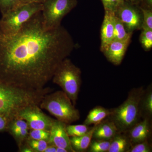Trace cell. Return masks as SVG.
<instances>
[{
    "label": "cell",
    "instance_id": "obj_1",
    "mask_svg": "<svg viewBox=\"0 0 152 152\" xmlns=\"http://www.w3.org/2000/svg\"><path fill=\"white\" fill-rule=\"evenodd\" d=\"M75 47L72 36L62 25L53 29L44 28L42 12L15 34L6 35L0 30V82L28 91L43 90Z\"/></svg>",
    "mask_w": 152,
    "mask_h": 152
},
{
    "label": "cell",
    "instance_id": "obj_2",
    "mask_svg": "<svg viewBox=\"0 0 152 152\" xmlns=\"http://www.w3.org/2000/svg\"><path fill=\"white\" fill-rule=\"evenodd\" d=\"M52 90L46 87L41 91H28L10 86L0 82V113L17 116L28 106L39 104L45 95Z\"/></svg>",
    "mask_w": 152,
    "mask_h": 152
},
{
    "label": "cell",
    "instance_id": "obj_3",
    "mask_svg": "<svg viewBox=\"0 0 152 152\" xmlns=\"http://www.w3.org/2000/svg\"><path fill=\"white\" fill-rule=\"evenodd\" d=\"M144 90L143 87L134 88L121 104L110 109V114L107 118L115 124L119 132H126L140 121L139 103Z\"/></svg>",
    "mask_w": 152,
    "mask_h": 152
},
{
    "label": "cell",
    "instance_id": "obj_4",
    "mask_svg": "<svg viewBox=\"0 0 152 152\" xmlns=\"http://www.w3.org/2000/svg\"><path fill=\"white\" fill-rule=\"evenodd\" d=\"M60 121L69 124L80 120V111L76 108L69 98L62 91L45 95L39 104Z\"/></svg>",
    "mask_w": 152,
    "mask_h": 152
},
{
    "label": "cell",
    "instance_id": "obj_5",
    "mask_svg": "<svg viewBox=\"0 0 152 152\" xmlns=\"http://www.w3.org/2000/svg\"><path fill=\"white\" fill-rule=\"evenodd\" d=\"M81 74L80 69L67 58L59 64L51 80L61 87L75 106L81 86Z\"/></svg>",
    "mask_w": 152,
    "mask_h": 152
},
{
    "label": "cell",
    "instance_id": "obj_6",
    "mask_svg": "<svg viewBox=\"0 0 152 152\" xmlns=\"http://www.w3.org/2000/svg\"><path fill=\"white\" fill-rule=\"evenodd\" d=\"M43 4L31 3L17 6L0 19V30L12 36L18 32L24 24L36 14L42 12Z\"/></svg>",
    "mask_w": 152,
    "mask_h": 152
},
{
    "label": "cell",
    "instance_id": "obj_7",
    "mask_svg": "<svg viewBox=\"0 0 152 152\" xmlns=\"http://www.w3.org/2000/svg\"><path fill=\"white\" fill-rule=\"evenodd\" d=\"M77 0H46L42 11L44 27L46 30L61 26L63 18L77 4Z\"/></svg>",
    "mask_w": 152,
    "mask_h": 152
},
{
    "label": "cell",
    "instance_id": "obj_8",
    "mask_svg": "<svg viewBox=\"0 0 152 152\" xmlns=\"http://www.w3.org/2000/svg\"><path fill=\"white\" fill-rule=\"evenodd\" d=\"M114 15L122 22L129 32L142 30V13L139 5L124 1L115 11Z\"/></svg>",
    "mask_w": 152,
    "mask_h": 152
},
{
    "label": "cell",
    "instance_id": "obj_9",
    "mask_svg": "<svg viewBox=\"0 0 152 152\" xmlns=\"http://www.w3.org/2000/svg\"><path fill=\"white\" fill-rule=\"evenodd\" d=\"M17 117L24 120L30 130L50 131L56 120L45 114L38 104L31 105L22 109Z\"/></svg>",
    "mask_w": 152,
    "mask_h": 152
},
{
    "label": "cell",
    "instance_id": "obj_10",
    "mask_svg": "<svg viewBox=\"0 0 152 152\" xmlns=\"http://www.w3.org/2000/svg\"><path fill=\"white\" fill-rule=\"evenodd\" d=\"M66 124L56 120L50 130L49 144L65 149L68 152H75L66 130Z\"/></svg>",
    "mask_w": 152,
    "mask_h": 152
},
{
    "label": "cell",
    "instance_id": "obj_11",
    "mask_svg": "<svg viewBox=\"0 0 152 152\" xmlns=\"http://www.w3.org/2000/svg\"><path fill=\"white\" fill-rule=\"evenodd\" d=\"M130 42L113 40L100 50L107 59L115 66L121 64Z\"/></svg>",
    "mask_w": 152,
    "mask_h": 152
},
{
    "label": "cell",
    "instance_id": "obj_12",
    "mask_svg": "<svg viewBox=\"0 0 152 152\" xmlns=\"http://www.w3.org/2000/svg\"><path fill=\"white\" fill-rule=\"evenodd\" d=\"M151 120L143 118L126 132L132 145L149 140L152 134Z\"/></svg>",
    "mask_w": 152,
    "mask_h": 152
},
{
    "label": "cell",
    "instance_id": "obj_13",
    "mask_svg": "<svg viewBox=\"0 0 152 152\" xmlns=\"http://www.w3.org/2000/svg\"><path fill=\"white\" fill-rule=\"evenodd\" d=\"M30 130L26 122L17 116L11 121L7 132L15 141L19 150L28 137Z\"/></svg>",
    "mask_w": 152,
    "mask_h": 152
},
{
    "label": "cell",
    "instance_id": "obj_14",
    "mask_svg": "<svg viewBox=\"0 0 152 152\" xmlns=\"http://www.w3.org/2000/svg\"><path fill=\"white\" fill-rule=\"evenodd\" d=\"M115 15L113 12L105 11L100 31V50L113 40Z\"/></svg>",
    "mask_w": 152,
    "mask_h": 152
},
{
    "label": "cell",
    "instance_id": "obj_15",
    "mask_svg": "<svg viewBox=\"0 0 152 152\" xmlns=\"http://www.w3.org/2000/svg\"><path fill=\"white\" fill-rule=\"evenodd\" d=\"M119 131L113 122L107 118L99 124L96 125L93 139L111 140Z\"/></svg>",
    "mask_w": 152,
    "mask_h": 152
},
{
    "label": "cell",
    "instance_id": "obj_16",
    "mask_svg": "<svg viewBox=\"0 0 152 152\" xmlns=\"http://www.w3.org/2000/svg\"><path fill=\"white\" fill-rule=\"evenodd\" d=\"M96 125L91 128L85 134L79 137H70L71 145L75 152L87 151L93 139V134Z\"/></svg>",
    "mask_w": 152,
    "mask_h": 152
},
{
    "label": "cell",
    "instance_id": "obj_17",
    "mask_svg": "<svg viewBox=\"0 0 152 152\" xmlns=\"http://www.w3.org/2000/svg\"><path fill=\"white\" fill-rule=\"evenodd\" d=\"M139 108L142 118L151 119L152 116V87L148 86L146 89L144 90L142 94L140 103Z\"/></svg>",
    "mask_w": 152,
    "mask_h": 152
},
{
    "label": "cell",
    "instance_id": "obj_18",
    "mask_svg": "<svg viewBox=\"0 0 152 152\" xmlns=\"http://www.w3.org/2000/svg\"><path fill=\"white\" fill-rule=\"evenodd\" d=\"M132 146L126 133L119 132L111 140L108 152H129Z\"/></svg>",
    "mask_w": 152,
    "mask_h": 152
},
{
    "label": "cell",
    "instance_id": "obj_19",
    "mask_svg": "<svg viewBox=\"0 0 152 152\" xmlns=\"http://www.w3.org/2000/svg\"><path fill=\"white\" fill-rule=\"evenodd\" d=\"M110 113V109H106L102 106H96L89 112L83 124L88 126L99 124L107 118Z\"/></svg>",
    "mask_w": 152,
    "mask_h": 152
},
{
    "label": "cell",
    "instance_id": "obj_20",
    "mask_svg": "<svg viewBox=\"0 0 152 152\" xmlns=\"http://www.w3.org/2000/svg\"><path fill=\"white\" fill-rule=\"evenodd\" d=\"M133 34L128 32L122 22L115 15L113 40L131 42Z\"/></svg>",
    "mask_w": 152,
    "mask_h": 152
},
{
    "label": "cell",
    "instance_id": "obj_21",
    "mask_svg": "<svg viewBox=\"0 0 152 152\" xmlns=\"http://www.w3.org/2000/svg\"><path fill=\"white\" fill-rule=\"evenodd\" d=\"M111 140L92 139L87 152H108Z\"/></svg>",
    "mask_w": 152,
    "mask_h": 152
},
{
    "label": "cell",
    "instance_id": "obj_22",
    "mask_svg": "<svg viewBox=\"0 0 152 152\" xmlns=\"http://www.w3.org/2000/svg\"><path fill=\"white\" fill-rule=\"evenodd\" d=\"M91 128L83 124L80 125L66 124V130L69 137H79L83 135L88 132Z\"/></svg>",
    "mask_w": 152,
    "mask_h": 152
},
{
    "label": "cell",
    "instance_id": "obj_23",
    "mask_svg": "<svg viewBox=\"0 0 152 152\" xmlns=\"http://www.w3.org/2000/svg\"><path fill=\"white\" fill-rule=\"evenodd\" d=\"M140 42L144 50L150 51L152 48V30H142Z\"/></svg>",
    "mask_w": 152,
    "mask_h": 152
},
{
    "label": "cell",
    "instance_id": "obj_24",
    "mask_svg": "<svg viewBox=\"0 0 152 152\" xmlns=\"http://www.w3.org/2000/svg\"><path fill=\"white\" fill-rule=\"evenodd\" d=\"M25 144L32 150L33 152H43L49 144L47 141L34 140L29 137H28Z\"/></svg>",
    "mask_w": 152,
    "mask_h": 152
},
{
    "label": "cell",
    "instance_id": "obj_25",
    "mask_svg": "<svg viewBox=\"0 0 152 152\" xmlns=\"http://www.w3.org/2000/svg\"><path fill=\"white\" fill-rule=\"evenodd\" d=\"M19 0H0V12L4 15L18 5Z\"/></svg>",
    "mask_w": 152,
    "mask_h": 152
},
{
    "label": "cell",
    "instance_id": "obj_26",
    "mask_svg": "<svg viewBox=\"0 0 152 152\" xmlns=\"http://www.w3.org/2000/svg\"><path fill=\"white\" fill-rule=\"evenodd\" d=\"M140 8L142 13V30H152V10Z\"/></svg>",
    "mask_w": 152,
    "mask_h": 152
},
{
    "label": "cell",
    "instance_id": "obj_27",
    "mask_svg": "<svg viewBox=\"0 0 152 152\" xmlns=\"http://www.w3.org/2000/svg\"><path fill=\"white\" fill-rule=\"evenodd\" d=\"M50 131L44 130H30L28 137L34 140H45L48 142L50 138Z\"/></svg>",
    "mask_w": 152,
    "mask_h": 152
},
{
    "label": "cell",
    "instance_id": "obj_28",
    "mask_svg": "<svg viewBox=\"0 0 152 152\" xmlns=\"http://www.w3.org/2000/svg\"><path fill=\"white\" fill-rule=\"evenodd\" d=\"M152 151V145L150 143L149 140H146L133 145L129 152H151Z\"/></svg>",
    "mask_w": 152,
    "mask_h": 152
},
{
    "label": "cell",
    "instance_id": "obj_29",
    "mask_svg": "<svg viewBox=\"0 0 152 152\" xmlns=\"http://www.w3.org/2000/svg\"><path fill=\"white\" fill-rule=\"evenodd\" d=\"M17 116L6 113H0V132H7L12 120Z\"/></svg>",
    "mask_w": 152,
    "mask_h": 152
},
{
    "label": "cell",
    "instance_id": "obj_30",
    "mask_svg": "<svg viewBox=\"0 0 152 152\" xmlns=\"http://www.w3.org/2000/svg\"><path fill=\"white\" fill-rule=\"evenodd\" d=\"M105 11L115 12L124 0H101Z\"/></svg>",
    "mask_w": 152,
    "mask_h": 152
},
{
    "label": "cell",
    "instance_id": "obj_31",
    "mask_svg": "<svg viewBox=\"0 0 152 152\" xmlns=\"http://www.w3.org/2000/svg\"><path fill=\"white\" fill-rule=\"evenodd\" d=\"M139 6L142 8L152 10V0H141Z\"/></svg>",
    "mask_w": 152,
    "mask_h": 152
},
{
    "label": "cell",
    "instance_id": "obj_32",
    "mask_svg": "<svg viewBox=\"0 0 152 152\" xmlns=\"http://www.w3.org/2000/svg\"><path fill=\"white\" fill-rule=\"evenodd\" d=\"M46 1V0H19L18 5L31 3H39L43 4Z\"/></svg>",
    "mask_w": 152,
    "mask_h": 152
},
{
    "label": "cell",
    "instance_id": "obj_33",
    "mask_svg": "<svg viewBox=\"0 0 152 152\" xmlns=\"http://www.w3.org/2000/svg\"><path fill=\"white\" fill-rule=\"evenodd\" d=\"M57 147L53 145L49 144L48 147L44 150L43 152H56Z\"/></svg>",
    "mask_w": 152,
    "mask_h": 152
},
{
    "label": "cell",
    "instance_id": "obj_34",
    "mask_svg": "<svg viewBox=\"0 0 152 152\" xmlns=\"http://www.w3.org/2000/svg\"><path fill=\"white\" fill-rule=\"evenodd\" d=\"M124 1L133 4L140 5L141 0H124Z\"/></svg>",
    "mask_w": 152,
    "mask_h": 152
},
{
    "label": "cell",
    "instance_id": "obj_35",
    "mask_svg": "<svg viewBox=\"0 0 152 152\" xmlns=\"http://www.w3.org/2000/svg\"><path fill=\"white\" fill-rule=\"evenodd\" d=\"M56 152H68L67 150L62 148L57 147L56 151Z\"/></svg>",
    "mask_w": 152,
    "mask_h": 152
}]
</instances>
